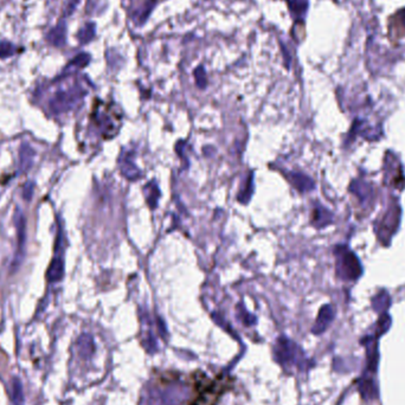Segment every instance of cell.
Masks as SVG:
<instances>
[{
	"mask_svg": "<svg viewBox=\"0 0 405 405\" xmlns=\"http://www.w3.org/2000/svg\"><path fill=\"white\" fill-rule=\"evenodd\" d=\"M299 353H301L298 345L294 344L290 339L286 336H280L276 339L275 345H274V358L282 366L286 365H292L294 362L298 364Z\"/></svg>",
	"mask_w": 405,
	"mask_h": 405,
	"instance_id": "7a4b0ae2",
	"label": "cell"
},
{
	"mask_svg": "<svg viewBox=\"0 0 405 405\" xmlns=\"http://www.w3.org/2000/svg\"><path fill=\"white\" fill-rule=\"evenodd\" d=\"M289 4V8L292 12L296 13L298 16L305 15L307 10V2L306 0H287Z\"/></svg>",
	"mask_w": 405,
	"mask_h": 405,
	"instance_id": "d6986e66",
	"label": "cell"
},
{
	"mask_svg": "<svg viewBox=\"0 0 405 405\" xmlns=\"http://www.w3.org/2000/svg\"><path fill=\"white\" fill-rule=\"evenodd\" d=\"M334 319V309L331 305H325L321 307V309L319 310L318 318L315 320L314 326H313L312 332L314 334H321L328 328V326L331 325V322Z\"/></svg>",
	"mask_w": 405,
	"mask_h": 405,
	"instance_id": "277c9868",
	"label": "cell"
},
{
	"mask_svg": "<svg viewBox=\"0 0 405 405\" xmlns=\"http://www.w3.org/2000/svg\"><path fill=\"white\" fill-rule=\"evenodd\" d=\"M367 349V367L372 372H375L378 365V347L377 341L373 338H368L365 340Z\"/></svg>",
	"mask_w": 405,
	"mask_h": 405,
	"instance_id": "ba28073f",
	"label": "cell"
},
{
	"mask_svg": "<svg viewBox=\"0 0 405 405\" xmlns=\"http://www.w3.org/2000/svg\"><path fill=\"white\" fill-rule=\"evenodd\" d=\"M64 275V263L61 259H54L49 266L47 272V277L50 282H57L61 281Z\"/></svg>",
	"mask_w": 405,
	"mask_h": 405,
	"instance_id": "9c48e42d",
	"label": "cell"
},
{
	"mask_svg": "<svg viewBox=\"0 0 405 405\" xmlns=\"http://www.w3.org/2000/svg\"><path fill=\"white\" fill-rule=\"evenodd\" d=\"M145 195H146L147 204L149 205V208L155 209L156 207H158V199L160 197V191H159L158 185H156V182L152 181L146 186Z\"/></svg>",
	"mask_w": 405,
	"mask_h": 405,
	"instance_id": "7c38bea8",
	"label": "cell"
},
{
	"mask_svg": "<svg viewBox=\"0 0 405 405\" xmlns=\"http://www.w3.org/2000/svg\"><path fill=\"white\" fill-rule=\"evenodd\" d=\"M84 94L80 89H71L63 93H58L50 102V108L55 113L67 112L81 100Z\"/></svg>",
	"mask_w": 405,
	"mask_h": 405,
	"instance_id": "3957f363",
	"label": "cell"
},
{
	"mask_svg": "<svg viewBox=\"0 0 405 405\" xmlns=\"http://www.w3.org/2000/svg\"><path fill=\"white\" fill-rule=\"evenodd\" d=\"M390 299H388L387 294H380V295L375 296V299L373 300V307L377 312H381V310H385L390 305Z\"/></svg>",
	"mask_w": 405,
	"mask_h": 405,
	"instance_id": "ffe728a7",
	"label": "cell"
},
{
	"mask_svg": "<svg viewBox=\"0 0 405 405\" xmlns=\"http://www.w3.org/2000/svg\"><path fill=\"white\" fill-rule=\"evenodd\" d=\"M94 35H95V25L88 24L78 32V39H80L81 43H88L93 39Z\"/></svg>",
	"mask_w": 405,
	"mask_h": 405,
	"instance_id": "ac0fdd59",
	"label": "cell"
},
{
	"mask_svg": "<svg viewBox=\"0 0 405 405\" xmlns=\"http://www.w3.org/2000/svg\"><path fill=\"white\" fill-rule=\"evenodd\" d=\"M254 192V175L253 172L249 173V177L247 179V182L244 184V187L240 191V194H238V201H241L242 204H247L249 201V199L251 198Z\"/></svg>",
	"mask_w": 405,
	"mask_h": 405,
	"instance_id": "5bb4252c",
	"label": "cell"
},
{
	"mask_svg": "<svg viewBox=\"0 0 405 405\" xmlns=\"http://www.w3.org/2000/svg\"><path fill=\"white\" fill-rule=\"evenodd\" d=\"M334 254L338 276L344 280H357L361 274V266L355 255L344 247L336 248Z\"/></svg>",
	"mask_w": 405,
	"mask_h": 405,
	"instance_id": "6da1fadb",
	"label": "cell"
},
{
	"mask_svg": "<svg viewBox=\"0 0 405 405\" xmlns=\"http://www.w3.org/2000/svg\"><path fill=\"white\" fill-rule=\"evenodd\" d=\"M145 347L148 353H154V352H156V341H155L154 336H153L151 333L147 335L146 341H145Z\"/></svg>",
	"mask_w": 405,
	"mask_h": 405,
	"instance_id": "d4e9b609",
	"label": "cell"
},
{
	"mask_svg": "<svg viewBox=\"0 0 405 405\" xmlns=\"http://www.w3.org/2000/svg\"><path fill=\"white\" fill-rule=\"evenodd\" d=\"M17 228H18V249H17V255H18L23 251V247H24V240H25V220H24V216L21 214V211H18Z\"/></svg>",
	"mask_w": 405,
	"mask_h": 405,
	"instance_id": "e0dca14e",
	"label": "cell"
},
{
	"mask_svg": "<svg viewBox=\"0 0 405 405\" xmlns=\"http://www.w3.org/2000/svg\"><path fill=\"white\" fill-rule=\"evenodd\" d=\"M77 345H78V351H80V354H82L83 357H89V355L93 354L94 348H95L93 338H91L89 334L81 335L80 339H78V341H77Z\"/></svg>",
	"mask_w": 405,
	"mask_h": 405,
	"instance_id": "4fadbf2b",
	"label": "cell"
},
{
	"mask_svg": "<svg viewBox=\"0 0 405 405\" xmlns=\"http://www.w3.org/2000/svg\"><path fill=\"white\" fill-rule=\"evenodd\" d=\"M331 221L332 216L326 209H323L322 207H318L313 210V224L316 228L320 229L326 227V225L331 223Z\"/></svg>",
	"mask_w": 405,
	"mask_h": 405,
	"instance_id": "30bf717a",
	"label": "cell"
},
{
	"mask_svg": "<svg viewBox=\"0 0 405 405\" xmlns=\"http://www.w3.org/2000/svg\"><path fill=\"white\" fill-rule=\"evenodd\" d=\"M10 396H11L12 401H15L16 404L21 405L23 403L22 383L17 378L12 379L11 384H10Z\"/></svg>",
	"mask_w": 405,
	"mask_h": 405,
	"instance_id": "2e32d148",
	"label": "cell"
},
{
	"mask_svg": "<svg viewBox=\"0 0 405 405\" xmlns=\"http://www.w3.org/2000/svg\"><path fill=\"white\" fill-rule=\"evenodd\" d=\"M359 392H360L361 397L364 399H375L378 398L379 391H378L377 384L372 378L364 377L361 378L360 383H359Z\"/></svg>",
	"mask_w": 405,
	"mask_h": 405,
	"instance_id": "52a82bcc",
	"label": "cell"
},
{
	"mask_svg": "<svg viewBox=\"0 0 405 405\" xmlns=\"http://www.w3.org/2000/svg\"><path fill=\"white\" fill-rule=\"evenodd\" d=\"M89 61H90V57L88 56L87 54H81V55H78V56L75 58L73 62H71V64L76 65V67L83 68V67H86L88 63H89Z\"/></svg>",
	"mask_w": 405,
	"mask_h": 405,
	"instance_id": "484cf974",
	"label": "cell"
},
{
	"mask_svg": "<svg viewBox=\"0 0 405 405\" xmlns=\"http://www.w3.org/2000/svg\"><path fill=\"white\" fill-rule=\"evenodd\" d=\"M286 177L290 184L300 192H308L314 188V181L309 177H307V175L302 174V173L288 172L286 174Z\"/></svg>",
	"mask_w": 405,
	"mask_h": 405,
	"instance_id": "5b68a950",
	"label": "cell"
},
{
	"mask_svg": "<svg viewBox=\"0 0 405 405\" xmlns=\"http://www.w3.org/2000/svg\"><path fill=\"white\" fill-rule=\"evenodd\" d=\"M237 309L241 310V312H238V313H240L242 321L246 323V325L250 326V325H254V323L256 322V318H255L254 315L249 314V313H247V310L243 308V306H238Z\"/></svg>",
	"mask_w": 405,
	"mask_h": 405,
	"instance_id": "603a6c76",
	"label": "cell"
},
{
	"mask_svg": "<svg viewBox=\"0 0 405 405\" xmlns=\"http://www.w3.org/2000/svg\"><path fill=\"white\" fill-rule=\"evenodd\" d=\"M194 77H195V83L199 88H205L207 87V75H205V70L202 67H199L194 71Z\"/></svg>",
	"mask_w": 405,
	"mask_h": 405,
	"instance_id": "7402d4cb",
	"label": "cell"
},
{
	"mask_svg": "<svg viewBox=\"0 0 405 405\" xmlns=\"http://www.w3.org/2000/svg\"><path fill=\"white\" fill-rule=\"evenodd\" d=\"M15 45L8 41H0V58H8L15 54Z\"/></svg>",
	"mask_w": 405,
	"mask_h": 405,
	"instance_id": "44dd1931",
	"label": "cell"
},
{
	"mask_svg": "<svg viewBox=\"0 0 405 405\" xmlns=\"http://www.w3.org/2000/svg\"><path fill=\"white\" fill-rule=\"evenodd\" d=\"M391 325V319L387 314H383L379 320V323H378V335H381L383 333H385L390 327Z\"/></svg>",
	"mask_w": 405,
	"mask_h": 405,
	"instance_id": "cb8c5ba5",
	"label": "cell"
},
{
	"mask_svg": "<svg viewBox=\"0 0 405 405\" xmlns=\"http://www.w3.org/2000/svg\"><path fill=\"white\" fill-rule=\"evenodd\" d=\"M48 41L57 48L63 47L65 43V25L60 24L55 29H52L48 35Z\"/></svg>",
	"mask_w": 405,
	"mask_h": 405,
	"instance_id": "8fae6325",
	"label": "cell"
},
{
	"mask_svg": "<svg viewBox=\"0 0 405 405\" xmlns=\"http://www.w3.org/2000/svg\"><path fill=\"white\" fill-rule=\"evenodd\" d=\"M34 151L29 145H23L21 148V168L22 171H28L31 167L32 159H34Z\"/></svg>",
	"mask_w": 405,
	"mask_h": 405,
	"instance_id": "9a60e30c",
	"label": "cell"
},
{
	"mask_svg": "<svg viewBox=\"0 0 405 405\" xmlns=\"http://www.w3.org/2000/svg\"><path fill=\"white\" fill-rule=\"evenodd\" d=\"M120 164H121V172H122V174L125 175L127 179H129V180H136V179L141 177V173H140L139 168L136 167L135 164H134L130 154L123 155V158H121L120 160Z\"/></svg>",
	"mask_w": 405,
	"mask_h": 405,
	"instance_id": "8992f818",
	"label": "cell"
},
{
	"mask_svg": "<svg viewBox=\"0 0 405 405\" xmlns=\"http://www.w3.org/2000/svg\"><path fill=\"white\" fill-rule=\"evenodd\" d=\"M32 188H34V185L31 184V182H29L28 185L25 186V188H24V198L25 199H30L31 198V194H32Z\"/></svg>",
	"mask_w": 405,
	"mask_h": 405,
	"instance_id": "4316f807",
	"label": "cell"
}]
</instances>
